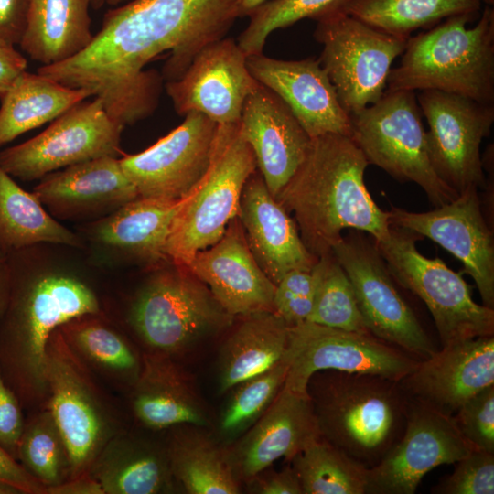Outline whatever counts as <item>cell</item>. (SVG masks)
Masks as SVG:
<instances>
[{
    "label": "cell",
    "mask_w": 494,
    "mask_h": 494,
    "mask_svg": "<svg viewBox=\"0 0 494 494\" xmlns=\"http://www.w3.org/2000/svg\"><path fill=\"white\" fill-rule=\"evenodd\" d=\"M29 0H0V46L19 45L25 31Z\"/></svg>",
    "instance_id": "7dc6e473"
},
{
    "label": "cell",
    "mask_w": 494,
    "mask_h": 494,
    "mask_svg": "<svg viewBox=\"0 0 494 494\" xmlns=\"http://www.w3.org/2000/svg\"><path fill=\"white\" fill-rule=\"evenodd\" d=\"M401 383L408 397L453 415L467 400L494 385V336L442 347Z\"/></svg>",
    "instance_id": "cb8c5ba5"
},
{
    "label": "cell",
    "mask_w": 494,
    "mask_h": 494,
    "mask_svg": "<svg viewBox=\"0 0 494 494\" xmlns=\"http://www.w3.org/2000/svg\"><path fill=\"white\" fill-rule=\"evenodd\" d=\"M349 0H271L253 9L237 43L246 55L263 53L267 38L303 19L318 21L343 12Z\"/></svg>",
    "instance_id": "60d3db41"
},
{
    "label": "cell",
    "mask_w": 494,
    "mask_h": 494,
    "mask_svg": "<svg viewBox=\"0 0 494 494\" xmlns=\"http://www.w3.org/2000/svg\"><path fill=\"white\" fill-rule=\"evenodd\" d=\"M448 17L411 36L386 90L439 91L494 104V9Z\"/></svg>",
    "instance_id": "5b68a950"
},
{
    "label": "cell",
    "mask_w": 494,
    "mask_h": 494,
    "mask_svg": "<svg viewBox=\"0 0 494 494\" xmlns=\"http://www.w3.org/2000/svg\"><path fill=\"white\" fill-rule=\"evenodd\" d=\"M478 192L468 188L427 212L392 206L388 220L390 225L429 238L456 257L462 272L474 280L483 305L494 308V241Z\"/></svg>",
    "instance_id": "e0dca14e"
},
{
    "label": "cell",
    "mask_w": 494,
    "mask_h": 494,
    "mask_svg": "<svg viewBox=\"0 0 494 494\" xmlns=\"http://www.w3.org/2000/svg\"><path fill=\"white\" fill-rule=\"evenodd\" d=\"M233 317L186 266L173 264L150 277L132 298L125 323L144 352L177 360L199 339Z\"/></svg>",
    "instance_id": "ba28073f"
},
{
    "label": "cell",
    "mask_w": 494,
    "mask_h": 494,
    "mask_svg": "<svg viewBox=\"0 0 494 494\" xmlns=\"http://www.w3.org/2000/svg\"><path fill=\"white\" fill-rule=\"evenodd\" d=\"M452 416L475 450L494 453V385L467 400Z\"/></svg>",
    "instance_id": "b9f144b4"
},
{
    "label": "cell",
    "mask_w": 494,
    "mask_h": 494,
    "mask_svg": "<svg viewBox=\"0 0 494 494\" xmlns=\"http://www.w3.org/2000/svg\"><path fill=\"white\" fill-rule=\"evenodd\" d=\"M284 387L307 396L313 373L323 370L366 373L402 381L420 360L370 332L348 331L305 321L289 327Z\"/></svg>",
    "instance_id": "4fadbf2b"
},
{
    "label": "cell",
    "mask_w": 494,
    "mask_h": 494,
    "mask_svg": "<svg viewBox=\"0 0 494 494\" xmlns=\"http://www.w3.org/2000/svg\"><path fill=\"white\" fill-rule=\"evenodd\" d=\"M314 38L323 47L319 62L349 115L383 95L392 62L407 41L345 12L317 21Z\"/></svg>",
    "instance_id": "8fae6325"
},
{
    "label": "cell",
    "mask_w": 494,
    "mask_h": 494,
    "mask_svg": "<svg viewBox=\"0 0 494 494\" xmlns=\"http://www.w3.org/2000/svg\"><path fill=\"white\" fill-rule=\"evenodd\" d=\"M268 1L271 0H238V16H248L253 9Z\"/></svg>",
    "instance_id": "f5cc1de1"
},
{
    "label": "cell",
    "mask_w": 494,
    "mask_h": 494,
    "mask_svg": "<svg viewBox=\"0 0 494 494\" xmlns=\"http://www.w3.org/2000/svg\"><path fill=\"white\" fill-rule=\"evenodd\" d=\"M251 493L303 494L300 480L291 464L279 471L271 467L260 471L245 483Z\"/></svg>",
    "instance_id": "bcb514c9"
},
{
    "label": "cell",
    "mask_w": 494,
    "mask_h": 494,
    "mask_svg": "<svg viewBox=\"0 0 494 494\" xmlns=\"http://www.w3.org/2000/svg\"><path fill=\"white\" fill-rule=\"evenodd\" d=\"M181 199L138 197L91 226V239L149 264L169 262L166 247Z\"/></svg>",
    "instance_id": "f546056e"
},
{
    "label": "cell",
    "mask_w": 494,
    "mask_h": 494,
    "mask_svg": "<svg viewBox=\"0 0 494 494\" xmlns=\"http://www.w3.org/2000/svg\"><path fill=\"white\" fill-rule=\"evenodd\" d=\"M186 267L231 317L274 311L275 285L254 259L238 216L215 244L198 252Z\"/></svg>",
    "instance_id": "44dd1931"
},
{
    "label": "cell",
    "mask_w": 494,
    "mask_h": 494,
    "mask_svg": "<svg viewBox=\"0 0 494 494\" xmlns=\"http://www.w3.org/2000/svg\"><path fill=\"white\" fill-rule=\"evenodd\" d=\"M125 398L134 424L144 430L211 425L193 380L177 360L167 356L143 351L141 372Z\"/></svg>",
    "instance_id": "484cf974"
},
{
    "label": "cell",
    "mask_w": 494,
    "mask_h": 494,
    "mask_svg": "<svg viewBox=\"0 0 494 494\" xmlns=\"http://www.w3.org/2000/svg\"><path fill=\"white\" fill-rule=\"evenodd\" d=\"M481 0H349L343 12L396 38L407 40L459 15L479 16Z\"/></svg>",
    "instance_id": "d590c367"
},
{
    "label": "cell",
    "mask_w": 494,
    "mask_h": 494,
    "mask_svg": "<svg viewBox=\"0 0 494 494\" xmlns=\"http://www.w3.org/2000/svg\"><path fill=\"white\" fill-rule=\"evenodd\" d=\"M416 97L427 122V151L436 175L457 194L485 188L480 145L490 134L494 104L432 90Z\"/></svg>",
    "instance_id": "9a60e30c"
},
{
    "label": "cell",
    "mask_w": 494,
    "mask_h": 494,
    "mask_svg": "<svg viewBox=\"0 0 494 494\" xmlns=\"http://www.w3.org/2000/svg\"><path fill=\"white\" fill-rule=\"evenodd\" d=\"M474 450L452 415L408 397L403 433L378 464L367 468L366 494H413L428 472Z\"/></svg>",
    "instance_id": "2e32d148"
},
{
    "label": "cell",
    "mask_w": 494,
    "mask_h": 494,
    "mask_svg": "<svg viewBox=\"0 0 494 494\" xmlns=\"http://www.w3.org/2000/svg\"><path fill=\"white\" fill-rule=\"evenodd\" d=\"M288 367L285 354L271 369L230 390L231 393L217 424L220 443L229 446L237 440L267 411L285 384Z\"/></svg>",
    "instance_id": "f35d334b"
},
{
    "label": "cell",
    "mask_w": 494,
    "mask_h": 494,
    "mask_svg": "<svg viewBox=\"0 0 494 494\" xmlns=\"http://www.w3.org/2000/svg\"><path fill=\"white\" fill-rule=\"evenodd\" d=\"M91 96L86 90L70 88L25 70L0 98V146L53 121Z\"/></svg>",
    "instance_id": "836d02e7"
},
{
    "label": "cell",
    "mask_w": 494,
    "mask_h": 494,
    "mask_svg": "<svg viewBox=\"0 0 494 494\" xmlns=\"http://www.w3.org/2000/svg\"><path fill=\"white\" fill-rule=\"evenodd\" d=\"M16 460L45 488V494L71 478L66 444L48 408L26 414Z\"/></svg>",
    "instance_id": "74e56055"
},
{
    "label": "cell",
    "mask_w": 494,
    "mask_h": 494,
    "mask_svg": "<svg viewBox=\"0 0 494 494\" xmlns=\"http://www.w3.org/2000/svg\"><path fill=\"white\" fill-rule=\"evenodd\" d=\"M26 413L14 391L0 372V446L16 460Z\"/></svg>",
    "instance_id": "f6af8a7d"
},
{
    "label": "cell",
    "mask_w": 494,
    "mask_h": 494,
    "mask_svg": "<svg viewBox=\"0 0 494 494\" xmlns=\"http://www.w3.org/2000/svg\"><path fill=\"white\" fill-rule=\"evenodd\" d=\"M46 380L47 408L66 444L70 478L86 474L108 441L130 426L126 412L74 354L59 328L47 346Z\"/></svg>",
    "instance_id": "8992f818"
},
{
    "label": "cell",
    "mask_w": 494,
    "mask_h": 494,
    "mask_svg": "<svg viewBox=\"0 0 494 494\" xmlns=\"http://www.w3.org/2000/svg\"><path fill=\"white\" fill-rule=\"evenodd\" d=\"M416 92L385 90L375 103L349 115L350 137L369 165L401 182H413L438 207L459 194L435 173L429 159L426 130Z\"/></svg>",
    "instance_id": "9c48e42d"
},
{
    "label": "cell",
    "mask_w": 494,
    "mask_h": 494,
    "mask_svg": "<svg viewBox=\"0 0 494 494\" xmlns=\"http://www.w3.org/2000/svg\"><path fill=\"white\" fill-rule=\"evenodd\" d=\"M257 170L254 154L240 122L218 124L209 167L183 199L171 225L166 253L186 266L195 254L215 244L238 216L248 178Z\"/></svg>",
    "instance_id": "52a82bcc"
},
{
    "label": "cell",
    "mask_w": 494,
    "mask_h": 494,
    "mask_svg": "<svg viewBox=\"0 0 494 494\" xmlns=\"http://www.w3.org/2000/svg\"><path fill=\"white\" fill-rule=\"evenodd\" d=\"M332 253L350 280L370 333L420 360L437 350L399 292L371 237L360 231H350L332 248Z\"/></svg>",
    "instance_id": "7c38bea8"
},
{
    "label": "cell",
    "mask_w": 494,
    "mask_h": 494,
    "mask_svg": "<svg viewBox=\"0 0 494 494\" xmlns=\"http://www.w3.org/2000/svg\"><path fill=\"white\" fill-rule=\"evenodd\" d=\"M164 439L174 480L189 494H237L242 484L224 445L209 428L182 424L166 430Z\"/></svg>",
    "instance_id": "4dcf8cb0"
},
{
    "label": "cell",
    "mask_w": 494,
    "mask_h": 494,
    "mask_svg": "<svg viewBox=\"0 0 494 494\" xmlns=\"http://www.w3.org/2000/svg\"><path fill=\"white\" fill-rule=\"evenodd\" d=\"M0 479L15 486L22 494H45V488L1 446Z\"/></svg>",
    "instance_id": "c3c4849f"
},
{
    "label": "cell",
    "mask_w": 494,
    "mask_h": 494,
    "mask_svg": "<svg viewBox=\"0 0 494 494\" xmlns=\"http://www.w3.org/2000/svg\"><path fill=\"white\" fill-rule=\"evenodd\" d=\"M311 273L315 278V294L306 321L348 331L369 332L350 280L333 253L320 256Z\"/></svg>",
    "instance_id": "ab89813d"
},
{
    "label": "cell",
    "mask_w": 494,
    "mask_h": 494,
    "mask_svg": "<svg viewBox=\"0 0 494 494\" xmlns=\"http://www.w3.org/2000/svg\"><path fill=\"white\" fill-rule=\"evenodd\" d=\"M126 0H105V4L109 5H118L119 4L124 2Z\"/></svg>",
    "instance_id": "11a10c76"
},
{
    "label": "cell",
    "mask_w": 494,
    "mask_h": 494,
    "mask_svg": "<svg viewBox=\"0 0 494 494\" xmlns=\"http://www.w3.org/2000/svg\"><path fill=\"white\" fill-rule=\"evenodd\" d=\"M10 293L0 316V372L26 414L47 408V346L72 318L102 314L100 299L82 279L62 272L30 271L23 250L8 254Z\"/></svg>",
    "instance_id": "7a4b0ae2"
},
{
    "label": "cell",
    "mask_w": 494,
    "mask_h": 494,
    "mask_svg": "<svg viewBox=\"0 0 494 494\" xmlns=\"http://www.w3.org/2000/svg\"><path fill=\"white\" fill-rule=\"evenodd\" d=\"M88 473L104 494H162L177 489L165 441L130 426L108 441Z\"/></svg>",
    "instance_id": "83f0119b"
},
{
    "label": "cell",
    "mask_w": 494,
    "mask_h": 494,
    "mask_svg": "<svg viewBox=\"0 0 494 494\" xmlns=\"http://www.w3.org/2000/svg\"><path fill=\"white\" fill-rule=\"evenodd\" d=\"M484 5H493L494 0H481Z\"/></svg>",
    "instance_id": "9f6ffc18"
},
{
    "label": "cell",
    "mask_w": 494,
    "mask_h": 494,
    "mask_svg": "<svg viewBox=\"0 0 494 494\" xmlns=\"http://www.w3.org/2000/svg\"><path fill=\"white\" fill-rule=\"evenodd\" d=\"M431 489L435 494H493L494 453L474 450Z\"/></svg>",
    "instance_id": "7bdbcfd3"
},
{
    "label": "cell",
    "mask_w": 494,
    "mask_h": 494,
    "mask_svg": "<svg viewBox=\"0 0 494 494\" xmlns=\"http://www.w3.org/2000/svg\"><path fill=\"white\" fill-rule=\"evenodd\" d=\"M422 239L409 230L390 225L389 236L374 242L396 283L426 305L441 346L494 336V308L478 304L461 274L440 258L420 253L416 242Z\"/></svg>",
    "instance_id": "30bf717a"
},
{
    "label": "cell",
    "mask_w": 494,
    "mask_h": 494,
    "mask_svg": "<svg viewBox=\"0 0 494 494\" xmlns=\"http://www.w3.org/2000/svg\"><path fill=\"white\" fill-rule=\"evenodd\" d=\"M27 59L15 47L0 46V98L27 70Z\"/></svg>",
    "instance_id": "681fc988"
},
{
    "label": "cell",
    "mask_w": 494,
    "mask_h": 494,
    "mask_svg": "<svg viewBox=\"0 0 494 494\" xmlns=\"http://www.w3.org/2000/svg\"><path fill=\"white\" fill-rule=\"evenodd\" d=\"M238 218L254 259L274 285L290 271H311L317 262L257 170L242 188Z\"/></svg>",
    "instance_id": "d4e9b609"
},
{
    "label": "cell",
    "mask_w": 494,
    "mask_h": 494,
    "mask_svg": "<svg viewBox=\"0 0 494 494\" xmlns=\"http://www.w3.org/2000/svg\"><path fill=\"white\" fill-rule=\"evenodd\" d=\"M32 193L63 218L113 212L139 197L116 156H102L49 173Z\"/></svg>",
    "instance_id": "4316f807"
},
{
    "label": "cell",
    "mask_w": 494,
    "mask_h": 494,
    "mask_svg": "<svg viewBox=\"0 0 494 494\" xmlns=\"http://www.w3.org/2000/svg\"><path fill=\"white\" fill-rule=\"evenodd\" d=\"M289 463L303 494H366L368 467L321 436Z\"/></svg>",
    "instance_id": "8d00e7d4"
},
{
    "label": "cell",
    "mask_w": 494,
    "mask_h": 494,
    "mask_svg": "<svg viewBox=\"0 0 494 494\" xmlns=\"http://www.w3.org/2000/svg\"><path fill=\"white\" fill-rule=\"evenodd\" d=\"M368 166L351 137H313L305 160L275 198L294 213L304 244L317 258L332 252L347 228L377 242L389 236L388 211L377 206L364 182Z\"/></svg>",
    "instance_id": "3957f363"
},
{
    "label": "cell",
    "mask_w": 494,
    "mask_h": 494,
    "mask_svg": "<svg viewBox=\"0 0 494 494\" xmlns=\"http://www.w3.org/2000/svg\"><path fill=\"white\" fill-rule=\"evenodd\" d=\"M91 4V0H29L20 48L42 66L78 55L94 36Z\"/></svg>",
    "instance_id": "1f68e13d"
},
{
    "label": "cell",
    "mask_w": 494,
    "mask_h": 494,
    "mask_svg": "<svg viewBox=\"0 0 494 494\" xmlns=\"http://www.w3.org/2000/svg\"><path fill=\"white\" fill-rule=\"evenodd\" d=\"M46 494H104V492L100 483L86 473L48 489Z\"/></svg>",
    "instance_id": "f907efd6"
},
{
    "label": "cell",
    "mask_w": 494,
    "mask_h": 494,
    "mask_svg": "<svg viewBox=\"0 0 494 494\" xmlns=\"http://www.w3.org/2000/svg\"><path fill=\"white\" fill-rule=\"evenodd\" d=\"M124 127L100 99L82 101L35 137L0 152V166L11 177L31 181L91 159L117 157Z\"/></svg>",
    "instance_id": "5bb4252c"
},
{
    "label": "cell",
    "mask_w": 494,
    "mask_h": 494,
    "mask_svg": "<svg viewBox=\"0 0 494 494\" xmlns=\"http://www.w3.org/2000/svg\"><path fill=\"white\" fill-rule=\"evenodd\" d=\"M244 320L223 343L218 361L221 393L279 362L288 345L287 324L274 311L244 316Z\"/></svg>",
    "instance_id": "d6a6232c"
},
{
    "label": "cell",
    "mask_w": 494,
    "mask_h": 494,
    "mask_svg": "<svg viewBox=\"0 0 494 494\" xmlns=\"http://www.w3.org/2000/svg\"><path fill=\"white\" fill-rule=\"evenodd\" d=\"M315 278L311 271L293 270L275 285L274 312L288 327L307 320L313 307Z\"/></svg>",
    "instance_id": "ee69618b"
},
{
    "label": "cell",
    "mask_w": 494,
    "mask_h": 494,
    "mask_svg": "<svg viewBox=\"0 0 494 494\" xmlns=\"http://www.w3.org/2000/svg\"><path fill=\"white\" fill-rule=\"evenodd\" d=\"M319 437L309 398L283 386L267 411L242 436L225 446L236 478L245 484L280 458L290 462Z\"/></svg>",
    "instance_id": "603a6c76"
},
{
    "label": "cell",
    "mask_w": 494,
    "mask_h": 494,
    "mask_svg": "<svg viewBox=\"0 0 494 494\" xmlns=\"http://www.w3.org/2000/svg\"><path fill=\"white\" fill-rule=\"evenodd\" d=\"M240 127L269 192L276 198L305 160L311 137L289 107L259 82L244 101Z\"/></svg>",
    "instance_id": "7402d4cb"
},
{
    "label": "cell",
    "mask_w": 494,
    "mask_h": 494,
    "mask_svg": "<svg viewBox=\"0 0 494 494\" xmlns=\"http://www.w3.org/2000/svg\"><path fill=\"white\" fill-rule=\"evenodd\" d=\"M320 436L370 467L401 438L408 396L401 381L323 370L306 386Z\"/></svg>",
    "instance_id": "277c9868"
},
{
    "label": "cell",
    "mask_w": 494,
    "mask_h": 494,
    "mask_svg": "<svg viewBox=\"0 0 494 494\" xmlns=\"http://www.w3.org/2000/svg\"><path fill=\"white\" fill-rule=\"evenodd\" d=\"M104 4H105V0H91V5L94 9H99V8H101Z\"/></svg>",
    "instance_id": "db71d44e"
},
{
    "label": "cell",
    "mask_w": 494,
    "mask_h": 494,
    "mask_svg": "<svg viewBox=\"0 0 494 494\" xmlns=\"http://www.w3.org/2000/svg\"><path fill=\"white\" fill-rule=\"evenodd\" d=\"M257 84L237 41L222 38L203 48L166 90L179 115L197 112L230 124L240 122L244 101Z\"/></svg>",
    "instance_id": "d6986e66"
},
{
    "label": "cell",
    "mask_w": 494,
    "mask_h": 494,
    "mask_svg": "<svg viewBox=\"0 0 494 494\" xmlns=\"http://www.w3.org/2000/svg\"><path fill=\"white\" fill-rule=\"evenodd\" d=\"M218 124L190 112L183 123L141 153L120 158L139 197L179 200L207 171Z\"/></svg>",
    "instance_id": "ac0fdd59"
},
{
    "label": "cell",
    "mask_w": 494,
    "mask_h": 494,
    "mask_svg": "<svg viewBox=\"0 0 494 494\" xmlns=\"http://www.w3.org/2000/svg\"><path fill=\"white\" fill-rule=\"evenodd\" d=\"M238 17V0H133L104 14L84 50L41 66L38 73L88 91L125 126L157 106L161 77L144 70L150 61L168 52L164 78L177 80L203 48L225 38Z\"/></svg>",
    "instance_id": "6da1fadb"
},
{
    "label": "cell",
    "mask_w": 494,
    "mask_h": 494,
    "mask_svg": "<svg viewBox=\"0 0 494 494\" xmlns=\"http://www.w3.org/2000/svg\"><path fill=\"white\" fill-rule=\"evenodd\" d=\"M59 330L74 354L113 392L126 396L143 366V351L104 313L87 314Z\"/></svg>",
    "instance_id": "f1b7e54d"
},
{
    "label": "cell",
    "mask_w": 494,
    "mask_h": 494,
    "mask_svg": "<svg viewBox=\"0 0 494 494\" xmlns=\"http://www.w3.org/2000/svg\"><path fill=\"white\" fill-rule=\"evenodd\" d=\"M252 76L275 93L313 138L327 134L350 137L351 121L319 59L283 60L263 53L246 56Z\"/></svg>",
    "instance_id": "ffe728a7"
},
{
    "label": "cell",
    "mask_w": 494,
    "mask_h": 494,
    "mask_svg": "<svg viewBox=\"0 0 494 494\" xmlns=\"http://www.w3.org/2000/svg\"><path fill=\"white\" fill-rule=\"evenodd\" d=\"M11 271L8 254L0 252V316L3 314L10 293Z\"/></svg>",
    "instance_id": "816d5d0a"
},
{
    "label": "cell",
    "mask_w": 494,
    "mask_h": 494,
    "mask_svg": "<svg viewBox=\"0 0 494 494\" xmlns=\"http://www.w3.org/2000/svg\"><path fill=\"white\" fill-rule=\"evenodd\" d=\"M41 242L78 247V236L54 220L33 194L0 166V252L9 254Z\"/></svg>",
    "instance_id": "e575fe53"
}]
</instances>
